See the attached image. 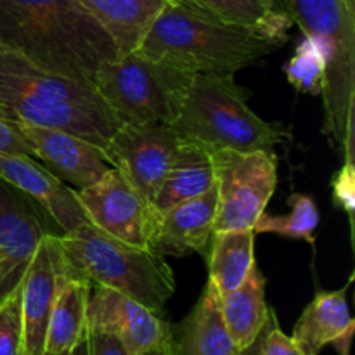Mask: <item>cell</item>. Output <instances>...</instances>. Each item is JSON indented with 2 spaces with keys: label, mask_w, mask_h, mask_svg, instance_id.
Segmentation results:
<instances>
[{
  "label": "cell",
  "mask_w": 355,
  "mask_h": 355,
  "mask_svg": "<svg viewBox=\"0 0 355 355\" xmlns=\"http://www.w3.org/2000/svg\"><path fill=\"white\" fill-rule=\"evenodd\" d=\"M135 51L173 59L196 75H234L276 51V45L187 0H168Z\"/></svg>",
  "instance_id": "cell-3"
},
{
  "label": "cell",
  "mask_w": 355,
  "mask_h": 355,
  "mask_svg": "<svg viewBox=\"0 0 355 355\" xmlns=\"http://www.w3.org/2000/svg\"><path fill=\"white\" fill-rule=\"evenodd\" d=\"M0 51L87 82L120 55L78 0H0Z\"/></svg>",
  "instance_id": "cell-1"
},
{
  "label": "cell",
  "mask_w": 355,
  "mask_h": 355,
  "mask_svg": "<svg viewBox=\"0 0 355 355\" xmlns=\"http://www.w3.org/2000/svg\"><path fill=\"white\" fill-rule=\"evenodd\" d=\"M347 284L336 291H319L295 324L291 338L305 355H319L328 345L352 338L355 321L347 304Z\"/></svg>",
  "instance_id": "cell-18"
},
{
  "label": "cell",
  "mask_w": 355,
  "mask_h": 355,
  "mask_svg": "<svg viewBox=\"0 0 355 355\" xmlns=\"http://www.w3.org/2000/svg\"><path fill=\"white\" fill-rule=\"evenodd\" d=\"M293 23L326 61L324 134L355 162V0H284Z\"/></svg>",
  "instance_id": "cell-5"
},
{
  "label": "cell",
  "mask_w": 355,
  "mask_h": 355,
  "mask_svg": "<svg viewBox=\"0 0 355 355\" xmlns=\"http://www.w3.org/2000/svg\"><path fill=\"white\" fill-rule=\"evenodd\" d=\"M266 2L269 3V6L272 7V9L279 10V12L288 14V10H286V2H284V0H266Z\"/></svg>",
  "instance_id": "cell-34"
},
{
  "label": "cell",
  "mask_w": 355,
  "mask_h": 355,
  "mask_svg": "<svg viewBox=\"0 0 355 355\" xmlns=\"http://www.w3.org/2000/svg\"><path fill=\"white\" fill-rule=\"evenodd\" d=\"M170 355H241L222 318L220 293L208 281L193 311L170 326Z\"/></svg>",
  "instance_id": "cell-17"
},
{
  "label": "cell",
  "mask_w": 355,
  "mask_h": 355,
  "mask_svg": "<svg viewBox=\"0 0 355 355\" xmlns=\"http://www.w3.org/2000/svg\"><path fill=\"white\" fill-rule=\"evenodd\" d=\"M354 338V336H352ZM352 338H345V340H342V342H338V343H335V349L338 350V354L340 355H350V345H352Z\"/></svg>",
  "instance_id": "cell-33"
},
{
  "label": "cell",
  "mask_w": 355,
  "mask_h": 355,
  "mask_svg": "<svg viewBox=\"0 0 355 355\" xmlns=\"http://www.w3.org/2000/svg\"><path fill=\"white\" fill-rule=\"evenodd\" d=\"M45 234L30 200L0 180V304L21 288Z\"/></svg>",
  "instance_id": "cell-12"
},
{
  "label": "cell",
  "mask_w": 355,
  "mask_h": 355,
  "mask_svg": "<svg viewBox=\"0 0 355 355\" xmlns=\"http://www.w3.org/2000/svg\"><path fill=\"white\" fill-rule=\"evenodd\" d=\"M172 125H120L104 149L107 163L151 203L179 148Z\"/></svg>",
  "instance_id": "cell-9"
},
{
  "label": "cell",
  "mask_w": 355,
  "mask_h": 355,
  "mask_svg": "<svg viewBox=\"0 0 355 355\" xmlns=\"http://www.w3.org/2000/svg\"><path fill=\"white\" fill-rule=\"evenodd\" d=\"M241 355H259V343H257V340H255V343H253V345H250L248 349L243 350Z\"/></svg>",
  "instance_id": "cell-36"
},
{
  "label": "cell",
  "mask_w": 355,
  "mask_h": 355,
  "mask_svg": "<svg viewBox=\"0 0 355 355\" xmlns=\"http://www.w3.org/2000/svg\"><path fill=\"white\" fill-rule=\"evenodd\" d=\"M217 187L158 215L149 248L162 257L203 253L215 231Z\"/></svg>",
  "instance_id": "cell-16"
},
{
  "label": "cell",
  "mask_w": 355,
  "mask_h": 355,
  "mask_svg": "<svg viewBox=\"0 0 355 355\" xmlns=\"http://www.w3.org/2000/svg\"><path fill=\"white\" fill-rule=\"evenodd\" d=\"M333 200L336 207L349 215L350 225H354L355 210V162L345 159L342 168L333 177Z\"/></svg>",
  "instance_id": "cell-29"
},
{
  "label": "cell",
  "mask_w": 355,
  "mask_h": 355,
  "mask_svg": "<svg viewBox=\"0 0 355 355\" xmlns=\"http://www.w3.org/2000/svg\"><path fill=\"white\" fill-rule=\"evenodd\" d=\"M64 355H89V340H87V333L85 336H83V338Z\"/></svg>",
  "instance_id": "cell-32"
},
{
  "label": "cell",
  "mask_w": 355,
  "mask_h": 355,
  "mask_svg": "<svg viewBox=\"0 0 355 355\" xmlns=\"http://www.w3.org/2000/svg\"><path fill=\"white\" fill-rule=\"evenodd\" d=\"M90 290L87 281L73 279L61 270L45 336V355L68 354L85 336Z\"/></svg>",
  "instance_id": "cell-22"
},
{
  "label": "cell",
  "mask_w": 355,
  "mask_h": 355,
  "mask_svg": "<svg viewBox=\"0 0 355 355\" xmlns=\"http://www.w3.org/2000/svg\"><path fill=\"white\" fill-rule=\"evenodd\" d=\"M220 307L225 328L243 352L255 343L270 314L266 300V277L257 263L236 290L220 295Z\"/></svg>",
  "instance_id": "cell-21"
},
{
  "label": "cell",
  "mask_w": 355,
  "mask_h": 355,
  "mask_svg": "<svg viewBox=\"0 0 355 355\" xmlns=\"http://www.w3.org/2000/svg\"><path fill=\"white\" fill-rule=\"evenodd\" d=\"M141 355H170V349H168V345H166V347H162V349L149 350V352H144Z\"/></svg>",
  "instance_id": "cell-35"
},
{
  "label": "cell",
  "mask_w": 355,
  "mask_h": 355,
  "mask_svg": "<svg viewBox=\"0 0 355 355\" xmlns=\"http://www.w3.org/2000/svg\"><path fill=\"white\" fill-rule=\"evenodd\" d=\"M0 155H31L30 142L24 137L19 121L0 107Z\"/></svg>",
  "instance_id": "cell-30"
},
{
  "label": "cell",
  "mask_w": 355,
  "mask_h": 355,
  "mask_svg": "<svg viewBox=\"0 0 355 355\" xmlns=\"http://www.w3.org/2000/svg\"><path fill=\"white\" fill-rule=\"evenodd\" d=\"M187 2L210 10L229 23L248 28L276 47L288 40V30L291 24H295L290 14L272 9L266 0H187Z\"/></svg>",
  "instance_id": "cell-24"
},
{
  "label": "cell",
  "mask_w": 355,
  "mask_h": 355,
  "mask_svg": "<svg viewBox=\"0 0 355 355\" xmlns=\"http://www.w3.org/2000/svg\"><path fill=\"white\" fill-rule=\"evenodd\" d=\"M55 239L64 276L120 291L159 315L175 293L172 267L155 250L121 241L92 224Z\"/></svg>",
  "instance_id": "cell-4"
},
{
  "label": "cell",
  "mask_w": 355,
  "mask_h": 355,
  "mask_svg": "<svg viewBox=\"0 0 355 355\" xmlns=\"http://www.w3.org/2000/svg\"><path fill=\"white\" fill-rule=\"evenodd\" d=\"M284 73L288 82L297 90L319 96L324 87L326 75V61L319 45L312 38L304 37L295 49V55L284 66Z\"/></svg>",
  "instance_id": "cell-26"
},
{
  "label": "cell",
  "mask_w": 355,
  "mask_h": 355,
  "mask_svg": "<svg viewBox=\"0 0 355 355\" xmlns=\"http://www.w3.org/2000/svg\"><path fill=\"white\" fill-rule=\"evenodd\" d=\"M76 194L92 225L121 241L149 248L158 215L120 170L111 166L97 182Z\"/></svg>",
  "instance_id": "cell-10"
},
{
  "label": "cell",
  "mask_w": 355,
  "mask_h": 355,
  "mask_svg": "<svg viewBox=\"0 0 355 355\" xmlns=\"http://www.w3.org/2000/svg\"><path fill=\"white\" fill-rule=\"evenodd\" d=\"M89 340V355H128L120 338L106 331L87 329Z\"/></svg>",
  "instance_id": "cell-31"
},
{
  "label": "cell",
  "mask_w": 355,
  "mask_h": 355,
  "mask_svg": "<svg viewBox=\"0 0 355 355\" xmlns=\"http://www.w3.org/2000/svg\"><path fill=\"white\" fill-rule=\"evenodd\" d=\"M0 107L16 120L69 132L103 151L120 127L92 82L49 71L7 51H0Z\"/></svg>",
  "instance_id": "cell-2"
},
{
  "label": "cell",
  "mask_w": 355,
  "mask_h": 355,
  "mask_svg": "<svg viewBox=\"0 0 355 355\" xmlns=\"http://www.w3.org/2000/svg\"><path fill=\"white\" fill-rule=\"evenodd\" d=\"M291 210L286 215H267L263 211L257 224L253 225L255 234H269L283 236L290 239H304V241L315 245V231H318L319 215L318 205L314 203L311 196L305 194H291L288 198Z\"/></svg>",
  "instance_id": "cell-25"
},
{
  "label": "cell",
  "mask_w": 355,
  "mask_h": 355,
  "mask_svg": "<svg viewBox=\"0 0 355 355\" xmlns=\"http://www.w3.org/2000/svg\"><path fill=\"white\" fill-rule=\"evenodd\" d=\"M101 24L120 54H128L142 38L168 0H78Z\"/></svg>",
  "instance_id": "cell-20"
},
{
  "label": "cell",
  "mask_w": 355,
  "mask_h": 355,
  "mask_svg": "<svg viewBox=\"0 0 355 355\" xmlns=\"http://www.w3.org/2000/svg\"><path fill=\"white\" fill-rule=\"evenodd\" d=\"M194 76L173 59L132 51L104 62L92 83L120 125H172Z\"/></svg>",
  "instance_id": "cell-7"
},
{
  "label": "cell",
  "mask_w": 355,
  "mask_h": 355,
  "mask_svg": "<svg viewBox=\"0 0 355 355\" xmlns=\"http://www.w3.org/2000/svg\"><path fill=\"white\" fill-rule=\"evenodd\" d=\"M0 355H24L21 288L0 304Z\"/></svg>",
  "instance_id": "cell-27"
},
{
  "label": "cell",
  "mask_w": 355,
  "mask_h": 355,
  "mask_svg": "<svg viewBox=\"0 0 355 355\" xmlns=\"http://www.w3.org/2000/svg\"><path fill=\"white\" fill-rule=\"evenodd\" d=\"M61 255L54 234H45L21 284L24 355H45V336L54 305Z\"/></svg>",
  "instance_id": "cell-15"
},
{
  "label": "cell",
  "mask_w": 355,
  "mask_h": 355,
  "mask_svg": "<svg viewBox=\"0 0 355 355\" xmlns=\"http://www.w3.org/2000/svg\"><path fill=\"white\" fill-rule=\"evenodd\" d=\"M257 343H259V355H305L291 336L281 331L274 311H270Z\"/></svg>",
  "instance_id": "cell-28"
},
{
  "label": "cell",
  "mask_w": 355,
  "mask_h": 355,
  "mask_svg": "<svg viewBox=\"0 0 355 355\" xmlns=\"http://www.w3.org/2000/svg\"><path fill=\"white\" fill-rule=\"evenodd\" d=\"M17 121L30 142L31 155L44 162L49 172L62 182L71 184L76 191L92 186L111 168L103 149L92 142L64 130Z\"/></svg>",
  "instance_id": "cell-13"
},
{
  "label": "cell",
  "mask_w": 355,
  "mask_h": 355,
  "mask_svg": "<svg viewBox=\"0 0 355 355\" xmlns=\"http://www.w3.org/2000/svg\"><path fill=\"white\" fill-rule=\"evenodd\" d=\"M217 187L215 231L253 229L277 186L274 151H211Z\"/></svg>",
  "instance_id": "cell-8"
},
{
  "label": "cell",
  "mask_w": 355,
  "mask_h": 355,
  "mask_svg": "<svg viewBox=\"0 0 355 355\" xmlns=\"http://www.w3.org/2000/svg\"><path fill=\"white\" fill-rule=\"evenodd\" d=\"M0 180L42 205L62 232H73L82 225L92 224L76 189L38 165L31 156L0 155Z\"/></svg>",
  "instance_id": "cell-14"
},
{
  "label": "cell",
  "mask_w": 355,
  "mask_h": 355,
  "mask_svg": "<svg viewBox=\"0 0 355 355\" xmlns=\"http://www.w3.org/2000/svg\"><path fill=\"white\" fill-rule=\"evenodd\" d=\"M255 236L253 229H236L211 234L208 281L220 295L236 290L257 263Z\"/></svg>",
  "instance_id": "cell-23"
},
{
  "label": "cell",
  "mask_w": 355,
  "mask_h": 355,
  "mask_svg": "<svg viewBox=\"0 0 355 355\" xmlns=\"http://www.w3.org/2000/svg\"><path fill=\"white\" fill-rule=\"evenodd\" d=\"M172 128L182 139L200 142L210 151H272L286 134L253 113L248 92L234 75L198 73Z\"/></svg>",
  "instance_id": "cell-6"
},
{
  "label": "cell",
  "mask_w": 355,
  "mask_h": 355,
  "mask_svg": "<svg viewBox=\"0 0 355 355\" xmlns=\"http://www.w3.org/2000/svg\"><path fill=\"white\" fill-rule=\"evenodd\" d=\"M214 186L215 172L210 149L200 142L180 137L172 165L153 200V210L156 215H162L182 201L207 193Z\"/></svg>",
  "instance_id": "cell-19"
},
{
  "label": "cell",
  "mask_w": 355,
  "mask_h": 355,
  "mask_svg": "<svg viewBox=\"0 0 355 355\" xmlns=\"http://www.w3.org/2000/svg\"><path fill=\"white\" fill-rule=\"evenodd\" d=\"M87 329L118 336L128 355H141L170 343V324L134 298L94 286L87 304Z\"/></svg>",
  "instance_id": "cell-11"
}]
</instances>
